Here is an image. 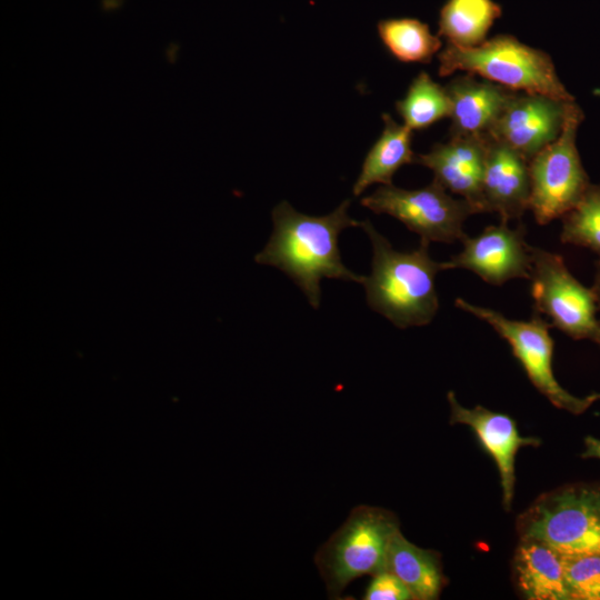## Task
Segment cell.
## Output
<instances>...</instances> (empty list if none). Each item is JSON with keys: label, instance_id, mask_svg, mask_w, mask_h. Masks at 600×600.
Instances as JSON below:
<instances>
[{"label": "cell", "instance_id": "obj_1", "mask_svg": "<svg viewBox=\"0 0 600 600\" xmlns=\"http://www.w3.org/2000/svg\"><path fill=\"white\" fill-rule=\"evenodd\" d=\"M346 200L327 216L298 212L281 201L272 210L273 231L266 247L254 257L260 264L283 271L306 294L313 309L320 306V282L323 278L363 284L364 276L349 270L341 260L338 239L349 227L361 221L349 217Z\"/></svg>", "mask_w": 600, "mask_h": 600}, {"label": "cell", "instance_id": "obj_2", "mask_svg": "<svg viewBox=\"0 0 600 600\" xmlns=\"http://www.w3.org/2000/svg\"><path fill=\"white\" fill-rule=\"evenodd\" d=\"M360 227L372 246L371 272L363 281L369 307L401 329L430 323L439 309L436 276L443 270L429 254L430 242L400 252L370 221Z\"/></svg>", "mask_w": 600, "mask_h": 600}, {"label": "cell", "instance_id": "obj_3", "mask_svg": "<svg viewBox=\"0 0 600 600\" xmlns=\"http://www.w3.org/2000/svg\"><path fill=\"white\" fill-rule=\"evenodd\" d=\"M438 60L440 77L462 71L512 91L574 100L560 81L551 57L510 34L494 36L471 48L447 42Z\"/></svg>", "mask_w": 600, "mask_h": 600}, {"label": "cell", "instance_id": "obj_4", "mask_svg": "<svg viewBox=\"0 0 600 600\" xmlns=\"http://www.w3.org/2000/svg\"><path fill=\"white\" fill-rule=\"evenodd\" d=\"M399 529V520L391 511L366 504L354 507L314 554L329 598L341 599L357 578L386 570L389 544Z\"/></svg>", "mask_w": 600, "mask_h": 600}, {"label": "cell", "instance_id": "obj_5", "mask_svg": "<svg viewBox=\"0 0 600 600\" xmlns=\"http://www.w3.org/2000/svg\"><path fill=\"white\" fill-rule=\"evenodd\" d=\"M517 531L564 556L600 552V484L571 483L543 493L518 517Z\"/></svg>", "mask_w": 600, "mask_h": 600}, {"label": "cell", "instance_id": "obj_6", "mask_svg": "<svg viewBox=\"0 0 600 600\" xmlns=\"http://www.w3.org/2000/svg\"><path fill=\"white\" fill-rule=\"evenodd\" d=\"M584 114L571 101L561 133L529 160V209L539 224L562 218L590 186L577 148V132Z\"/></svg>", "mask_w": 600, "mask_h": 600}, {"label": "cell", "instance_id": "obj_7", "mask_svg": "<svg viewBox=\"0 0 600 600\" xmlns=\"http://www.w3.org/2000/svg\"><path fill=\"white\" fill-rule=\"evenodd\" d=\"M533 308L572 339H588L600 347V320L594 292L567 268L560 254L529 246Z\"/></svg>", "mask_w": 600, "mask_h": 600}, {"label": "cell", "instance_id": "obj_8", "mask_svg": "<svg viewBox=\"0 0 600 600\" xmlns=\"http://www.w3.org/2000/svg\"><path fill=\"white\" fill-rule=\"evenodd\" d=\"M456 306L489 323L509 343L531 383L556 408L580 414L593 403L590 396L578 398L557 381L552 369L554 342L549 333L550 324L540 313L534 312L529 320H512L462 298L456 299Z\"/></svg>", "mask_w": 600, "mask_h": 600}, {"label": "cell", "instance_id": "obj_9", "mask_svg": "<svg viewBox=\"0 0 600 600\" xmlns=\"http://www.w3.org/2000/svg\"><path fill=\"white\" fill-rule=\"evenodd\" d=\"M447 191L434 180L414 190L382 184L360 202L374 213L398 219L421 240L451 243L466 236L463 222L477 212L468 201Z\"/></svg>", "mask_w": 600, "mask_h": 600}, {"label": "cell", "instance_id": "obj_10", "mask_svg": "<svg viewBox=\"0 0 600 600\" xmlns=\"http://www.w3.org/2000/svg\"><path fill=\"white\" fill-rule=\"evenodd\" d=\"M571 101L516 92L488 134L529 161L561 133Z\"/></svg>", "mask_w": 600, "mask_h": 600}, {"label": "cell", "instance_id": "obj_11", "mask_svg": "<svg viewBox=\"0 0 600 600\" xmlns=\"http://www.w3.org/2000/svg\"><path fill=\"white\" fill-rule=\"evenodd\" d=\"M522 224L516 229L506 222L489 226L477 237L464 236L460 253L442 262L443 270L467 269L483 281L500 286L516 278H530L531 257Z\"/></svg>", "mask_w": 600, "mask_h": 600}, {"label": "cell", "instance_id": "obj_12", "mask_svg": "<svg viewBox=\"0 0 600 600\" xmlns=\"http://www.w3.org/2000/svg\"><path fill=\"white\" fill-rule=\"evenodd\" d=\"M450 423L468 426L480 444L493 459L502 488V502L509 510L516 486V456L523 447H538L541 441L534 437H522L516 421L504 413L493 412L482 406L468 409L461 406L454 392H448Z\"/></svg>", "mask_w": 600, "mask_h": 600}, {"label": "cell", "instance_id": "obj_13", "mask_svg": "<svg viewBox=\"0 0 600 600\" xmlns=\"http://www.w3.org/2000/svg\"><path fill=\"white\" fill-rule=\"evenodd\" d=\"M488 141V134L450 137L429 152L416 154L414 163L429 168L434 181L459 194L480 213Z\"/></svg>", "mask_w": 600, "mask_h": 600}, {"label": "cell", "instance_id": "obj_14", "mask_svg": "<svg viewBox=\"0 0 600 600\" xmlns=\"http://www.w3.org/2000/svg\"><path fill=\"white\" fill-rule=\"evenodd\" d=\"M529 161L489 136L482 182L483 212H498L501 222L508 223L520 220L529 209Z\"/></svg>", "mask_w": 600, "mask_h": 600}, {"label": "cell", "instance_id": "obj_15", "mask_svg": "<svg viewBox=\"0 0 600 600\" xmlns=\"http://www.w3.org/2000/svg\"><path fill=\"white\" fill-rule=\"evenodd\" d=\"M446 90L451 102V137L488 134L517 92L470 73L454 77Z\"/></svg>", "mask_w": 600, "mask_h": 600}, {"label": "cell", "instance_id": "obj_16", "mask_svg": "<svg viewBox=\"0 0 600 600\" xmlns=\"http://www.w3.org/2000/svg\"><path fill=\"white\" fill-rule=\"evenodd\" d=\"M518 590L529 600H569L564 554L550 544L521 538L513 557Z\"/></svg>", "mask_w": 600, "mask_h": 600}, {"label": "cell", "instance_id": "obj_17", "mask_svg": "<svg viewBox=\"0 0 600 600\" xmlns=\"http://www.w3.org/2000/svg\"><path fill=\"white\" fill-rule=\"evenodd\" d=\"M386 570L399 578L416 600L438 599L446 582L440 554L411 543L400 529L390 541Z\"/></svg>", "mask_w": 600, "mask_h": 600}, {"label": "cell", "instance_id": "obj_18", "mask_svg": "<svg viewBox=\"0 0 600 600\" xmlns=\"http://www.w3.org/2000/svg\"><path fill=\"white\" fill-rule=\"evenodd\" d=\"M384 128L367 153L352 191L361 194L374 183L392 184L393 174L404 164L414 163L411 149L412 130L396 122L390 114L382 116Z\"/></svg>", "mask_w": 600, "mask_h": 600}, {"label": "cell", "instance_id": "obj_19", "mask_svg": "<svg viewBox=\"0 0 600 600\" xmlns=\"http://www.w3.org/2000/svg\"><path fill=\"white\" fill-rule=\"evenodd\" d=\"M501 14L493 0H447L440 9L438 36L457 47H477Z\"/></svg>", "mask_w": 600, "mask_h": 600}, {"label": "cell", "instance_id": "obj_20", "mask_svg": "<svg viewBox=\"0 0 600 600\" xmlns=\"http://www.w3.org/2000/svg\"><path fill=\"white\" fill-rule=\"evenodd\" d=\"M378 33L389 52L402 62L429 63L442 46L440 37L414 18L381 20Z\"/></svg>", "mask_w": 600, "mask_h": 600}, {"label": "cell", "instance_id": "obj_21", "mask_svg": "<svg viewBox=\"0 0 600 600\" xmlns=\"http://www.w3.org/2000/svg\"><path fill=\"white\" fill-rule=\"evenodd\" d=\"M396 108L404 126L411 130H422L450 117L451 102L446 87L421 71L412 80L406 97L397 101Z\"/></svg>", "mask_w": 600, "mask_h": 600}, {"label": "cell", "instance_id": "obj_22", "mask_svg": "<svg viewBox=\"0 0 600 600\" xmlns=\"http://www.w3.org/2000/svg\"><path fill=\"white\" fill-rule=\"evenodd\" d=\"M561 219V242L590 249L600 260V183H590L581 200Z\"/></svg>", "mask_w": 600, "mask_h": 600}, {"label": "cell", "instance_id": "obj_23", "mask_svg": "<svg viewBox=\"0 0 600 600\" xmlns=\"http://www.w3.org/2000/svg\"><path fill=\"white\" fill-rule=\"evenodd\" d=\"M569 600H600V552L564 556Z\"/></svg>", "mask_w": 600, "mask_h": 600}, {"label": "cell", "instance_id": "obj_24", "mask_svg": "<svg viewBox=\"0 0 600 600\" xmlns=\"http://www.w3.org/2000/svg\"><path fill=\"white\" fill-rule=\"evenodd\" d=\"M364 600H410L413 599L402 581L388 570L372 576L362 597Z\"/></svg>", "mask_w": 600, "mask_h": 600}, {"label": "cell", "instance_id": "obj_25", "mask_svg": "<svg viewBox=\"0 0 600 600\" xmlns=\"http://www.w3.org/2000/svg\"><path fill=\"white\" fill-rule=\"evenodd\" d=\"M584 451L581 453L582 458H596L600 459V439L588 436L584 438Z\"/></svg>", "mask_w": 600, "mask_h": 600}, {"label": "cell", "instance_id": "obj_26", "mask_svg": "<svg viewBox=\"0 0 600 600\" xmlns=\"http://www.w3.org/2000/svg\"><path fill=\"white\" fill-rule=\"evenodd\" d=\"M591 289L594 292L597 303L600 309V260L596 262L594 281Z\"/></svg>", "mask_w": 600, "mask_h": 600}, {"label": "cell", "instance_id": "obj_27", "mask_svg": "<svg viewBox=\"0 0 600 600\" xmlns=\"http://www.w3.org/2000/svg\"><path fill=\"white\" fill-rule=\"evenodd\" d=\"M589 396H590V398L592 399L593 402L597 401V400H600V393H591Z\"/></svg>", "mask_w": 600, "mask_h": 600}]
</instances>
